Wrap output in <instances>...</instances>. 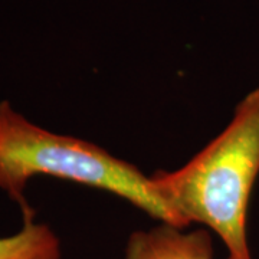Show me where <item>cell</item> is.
I'll list each match as a JSON object with an SVG mask.
<instances>
[{"label": "cell", "mask_w": 259, "mask_h": 259, "mask_svg": "<svg viewBox=\"0 0 259 259\" xmlns=\"http://www.w3.org/2000/svg\"><path fill=\"white\" fill-rule=\"evenodd\" d=\"M124 259H213L210 231L186 232L168 223L131 233Z\"/></svg>", "instance_id": "3957f363"}, {"label": "cell", "mask_w": 259, "mask_h": 259, "mask_svg": "<svg viewBox=\"0 0 259 259\" xmlns=\"http://www.w3.org/2000/svg\"><path fill=\"white\" fill-rule=\"evenodd\" d=\"M49 176L117 194L160 223L182 228L151 179L97 144L42 128L0 101V190L18 203L23 222L36 212L26 199L29 180ZM185 229V228H183Z\"/></svg>", "instance_id": "7a4b0ae2"}, {"label": "cell", "mask_w": 259, "mask_h": 259, "mask_svg": "<svg viewBox=\"0 0 259 259\" xmlns=\"http://www.w3.org/2000/svg\"><path fill=\"white\" fill-rule=\"evenodd\" d=\"M259 175V87L242 100L226 128L175 171H157L151 183L182 225L214 232L228 259H252L246 221Z\"/></svg>", "instance_id": "6da1fadb"}, {"label": "cell", "mask_w": 259, "mask_h": 259, "mask_svg": "<svg viewBox=\"0 0 259 259\" xmlns=\"http://www.w3.org/2000/svg\"><path fill=\"white\" fill-rule=\"evenodd\" d=\"M62 243L47 223L26 221L16 233L0 238V259H61Z\"/></svg>", "instance_id": "277c9868"}]
</instances>
